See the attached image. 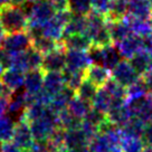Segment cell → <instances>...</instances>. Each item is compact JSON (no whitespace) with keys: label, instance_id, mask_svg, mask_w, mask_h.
Here are the masks:
<instances>
[{"label":"cell","instance_id":"277c9868","mask_svg":"<svg viewBox=\"0 0 152 152\" xmlns=\"http://www.w3.org/2000/svg\"><path fill=\"white\" fill-rule=\"evenodd\" d=\"M55 9L53 4L48 0H38L30 6L28 12V26H37L43 27L48 20L54 17Z\"/></svg>","mask_w":152,"mask_h":152},{"label":"cell","instance_id":"d4e9b609","mask_svg":"<svg viewBox=\"0 0 152 152\" xmlns=\"http://www.w3.org/2000/svg\"><path fill=\"white\" fill-rule=\"evenodd\" d=\"M86 30V15L73 14L71 20L65 25L63 38L75 34H84ZM62 38V39H63Z\"/></svg>","mask_w":152,"mask_h":152},{"label":"cell","instance_id":"52a82bcc","mask_svg":"<svg viewBox=\"0 0 152 152\" xmlns=\"http://www.w3.org/2000/svg\"><path fill=\"white\" fill-rule=\"evenodd\" d=\"M111 73H112V78L114 81H116L119 84H121L124 87L130 86L141 77L137 72L134 71V68L131 66L130 62L124 59V58L121 59L113 67Z\"/></svg>","mask_w":152,"mask_h":152},{"label":"cell","instance_id":"484cf974","mask_svg":"<svg viewBox=\"0 0 152 152\" xmlns=\"http://www.w3.org/2000/svg\"><path fill=\"white\" fill-rule=\"evenodd\" d=\"M64 25L59 23L55 17L48 20L42 27V35L45 37L52 38L56 42H62L63 34H64Z\"/></svg>","mask_w":152,"mask_h":152},{"label":"cell","instance_id":"db71d44e","mask_svg":"<svg viewBox=\"0 0 152 152\" xmlns=\"http://www.w3.org/2000/svg\"><path fill=\"white\" fill-rule=\"evenodd\" d=\"M66 152H91V150L88 145H83V147H78V148L66 150Z\"/></svg>","mask_w":152,"mask_h":152},{"label":"cell","instance_id":"3957f363","mask_svg":"<svg viewBox=\"0 0 152 152\" xmlns=\"http://www.w3.org/2000/svg\"><path fill=\"white\" fill-rule=\"evenodd\" d=\"M43 54L36 50L31 46L28 47L24 52L12 55V64L11 67H15L19 71L26 72L40 68L43 63Z\"/></svg>","mask_w":152,"mask_h":152},{"label":"cell","instance_id":"8fae6325","mask_svg":"<svg viewBox=\"0 0 152 152\" xmlns=\"http://www.w3.org/2000/svg\"><path fill=\"white\" fill-rule=\"evenodd\" d=\"M66 67L68 71H85L92 64L87 50L66 49Z\"/></svg>","mask_w":152,"mask_h":152},{"label":"cell","instance_id":"6f0895ef","mask_svg":"<svg viewBox=\"0 0 152 152\" xmlns=\"http://www.w3.org/2000/svg\"><path fill=\"white\" fill-rule=\"evenodd\" d=\"M143 152H152V145H145Z\"/></svg>","mask_w":152,"mask_h":152},{"label":"cell","instance_id":"b9f144b4","mask_svg":"<svg viewBox=\"0 0 152 152\" xmlns=\"http://www.w3.org/2000/svg\"><path fill=\"white\" fill-rule=\"evenodd\" d=\"M102 87H104L113 99L125 100V97H126V87H124L116 81H114L112 77Z\"/></svg>","mask_w":152,"mask_h":152},{"label":"cell","instance_id":"ffe728a7","mask_svg":"<svg viewBox=\"0 0 152 152\" xmlns=\"http://www.w3.org/2000/svg\"><path fill=\"white\" fill-rule=\"evenodd\" d=\"M129 62L131 64V66L134 68V71L138 73L140 76L145 74L152 66V55L147 50H140L135 55H133Z\"/></svg>","mask_w":152,"mask_h":152},{"label":"cell","instance_id":"4316f807","mask_svg":"<svg viewBox=\"0 0 152 152\" xmlns=\"http://www.w3.org/2000/svg\"><path fill=\"white\" fill-rule=\"evenodd\" d=\"M122 59V57L120 55V52L116 45H109V46H105L103 47L102 50V62L101 65L105 66L109 69H113V67L118 64Z\"/></svg>","mask_w":152,"mask_h":152},{"label":"cell","instance_id":"f5cc1de1","mask_svg":"<svg viewBox=\"0 0 152 152\" xmlns=\"http://www.w3.org/2000/svg\"><path fill=\"white\" fill-rule=\"evenodd\" d=\"M8 103L9 99H0V116H4L8 112Z\"/></svg>","mask_w":152,"mask_h":152},{"label":"cell","instance_id":"74e56055","mask_svg":"<svg viewBox=\"0 0 152 152\" xmlns=\"http://www.w3.org/2000/svg\"><path fill=\"white\" fill-rule=\"evenodd\" d=\"M99 90L97 86H95L92 82H90L88 80H84L82 82V84L78 87L77 90L75 91V95L81 97L83 100L87 101V102H91L92 103V100L94 99L96 92Z\"/></svg>","mask_w":152,"mask_h":152},{"label":"cell","instance_id":"7c38bea8","mask_svg":"<svg viewBox=\"0 0 152 152\" xmlns=\"http://www.w3.org/2000/svg\"><path fill=\"white\" fill-rule=\"evenodd\" d=\"M120 55L124 59H130L133 55L143 49V37H140L135 34H130L129 36L116 44Z\"/></svg>","mask_w":152,"mask_h":152},{"label":"cell","instance_id":"e0dca14e","mask_svg":"<svg viewBox=\"0 0 152 152\" xmlns=\"http://www.w3.org/2000/svg\"><path fill=\"white\" fill-rule=\"evenodd\" d=\"M105 25H106L105 15L100 14L95 10H91L90 12L86 15V30L84 34L92 42V39L95 37V35L99 33Z\"/></svg>","mask_w":152,"mask_h":152},{"label":"cell","instance_id":"91938a15","mask_svg":"<svg viewBox=\"0 0 152 152\" xmlns=\"http://www.w3.org/2000/svg\"><path fill=\"white\" fill-rule=\"evenodd\" d=\"M36 1H38V0H28V2H31V4H34V2H36Z\"/></svg>","mask_w":152,"mask_h":152},{"label":"cell","instance_id":"11a10c76","mask_svg":"<svg viewBox=\"0 0 152 152\" xmlns=\"http://www.w3.org/2000/svg\"><path fill=\"white\" fill-rule=\"evenodd\" d=\"M28 0H11L10 5L11 6H16V7H23L25 4H27Z\"/></svg>","mask_w":152,"mask_h":152},{"label":"cell","instance_id":"f1b7e54d","mask_svg":"<svg viewBox=\"0 0 152 152\" xmlns=\"http://www.w3.org/2000/svg\"><path fill=\"white\" fill-rule=\"evenodd\" d=\"M128 12L129 0H112L105 17L107 20H120L128 15Z\"/></svg>","mask_w":152,"mask_h":152},{"label":"cell","instance_id":"7a4b0ae2","mask_svg":"<svg viewBox=\"0 0 152 152\" xmlns=\"http://www.w3.org/2000/svg\"><path fill=\"white\" fill-rule=\"evenodd\" d=\"M30 131L33 134L34 140L37 141H47L50 138L54 130L59 126L58 123V114L54 112L49 106L46 107L44 114L29 123Z\"/></svg>","mask_w":152,"mask_h":152},{"label":"cell","instance_id":"7bdbcfd3","mask_svg":"<svg viewBox=\"0 0 152 152\" xmlns=\"http://www.w3.org/2000/svg\"><path fill=\"white\" fill-rule=\"evenodd\" d=\"M92 44L95 45V46H100V47H105V46H109V45H113V40H112L111 34H110V30L106 25L95 35V37L92 39Z\"/></svg>","mask_w":152,"mask_h":152},{"label":"cell","instance_id":"f546056e","mask_svg":"<svg viewBox=\"0 0 152 152\" xmlns=\"http://www.w3.org/2000/svg\"><path fill=\"white\" fill-rule=\"evenodd\" d=\"M112 101H113V97L110 95L109 92L104 87H100L96 92L94 99L92 100V107L106 114L112 104Z\"/></svg>","mask_w":152,"mask_h":152},{"label":"cell","instance_id":"ac0fdd59","mask_svg":"<svg viewBox=\"0 0 152 152\" xmlns=\"http://www.w3.org/2000/svg\"><path fill=\"white\" fill-rule=\"evenodd\" d=\"M88 143H90V140L86 137L85 132L83 131L81 126L76 129L65 130V139H64L65 150L83 147V145H88Z\"/></svg>","mask_w":152,"mask_h":152},{"label":"cell","instance_id":"f6af8a7d","mask_svg":"<svg viewBox=\"0 0 152 152\" xmlns=\"http://www.w3.org/2000/svg\"><path fill=\"white\" fill-rule=\"evenodd\" d=\"M112 0H91L92 4V10H95L100 14H103L106 16L109 11L110 5Z\"/></svg>","mask_w":152,"mask_h":152},{"label":"cell","instance_id":"4dcf8cb0","mask_svg":"<svg viewBox=\"0 0 152 152\" xmlns=\"http://www.w3.org/2000/svg\"><path fill=\"white\" fill-rule=\"evenodd\" d=\"M91 109H92V103L91 102L83 100V99L76 96V95L72 99L71 102L67 105V110L72 114H74L76 118L81 120H83V118L87 114V112Z\"/></svg>","mask_w":152,"mask_h":152},{"label":"cell","instance_id":"1f68e13d","mask_svg":"<svg viewBox=\"0 0 152 152\" xmlns=\"http://www.w3.org/2000/svg\"><path fill=\"white\" fill-rule=\"evenodd\" d=\"M59 45H61V42H56L52 38L45 37L43 35L31 39V47L35 48L39 53H42L43 55L56 49Z\"/></svg>","mask_w":152,"mask_h":152},{"label":"cell","instance_id":"d590c367","mask_svg":"<svg viewBox=\"0 0 152 152\" xmlns=\"http://www.w3.org/2000/svg\"><path fill=\"white\" fill-rule=\"evenodd\" d=\"M26 105H27V103H26V96H25L24 92H21V93L14 92L9 99L8 112L10 114H19L20 115L26 107Z\"/></svg>","mask_w":152,"mask_h":152},{"label":"cell","instance_id":"8d00e7d4","mask_svg":"<svg viewBox=\"0 0 152 152\" xmlns=\"http://www.w3.org/2000/svg\"><path fill=\"white\" fill-rule=\"evenodd\" d=\"M64 78H65V85L69 88L76 91L77 87L81 85L82 82L85 80V71H63Z\"/></svg>","mask_w":152,"mask_h":152},{"label":"cell","instance_id":"e575fe53","mask_svg":"<svg viewBox=\"0 0 152 152\" xmlns=\"http://www.w3.org/2000/svg\"><path fill=\"white\" fill-rule=\"evenodd\" d=\"M119 148L122 152H143L145 144L141 138L122 137Z\"/></svg>","mask_w":152,"mask_h":152},{"label":"cell","instance_id":"f35d334b","mask_svg":"<svg viewBox=\"0 0 152 152\" xmlns=\"http://www.w3.org/2000/svg\"><path fill=\"white\" fill-rule=\"evenodd\" d=\"M149 94L147 86L142 81V78L140 77L138 81L134 82L133 84L126 87V97L125 100H134V99H140L145 95Z\"/></svg>","mask_w":152,"mask_h":152},{"label":"cell","instance_id":"7402d4cb","mask_svg":"<svg viewBox=\"0 0 152 152\" xmlns=\"http://www.w3.org/2000/svg\"><path fill=\"white\" fill-rule=\"evenodd\" d=\"M135 18L149 20L152 16V6L149 0H129V12Z\"/></svg>","mask_w":152,"mask_h":152},{"label":"cell","instance_id":"9a60e30c","mask_svg":"<svg viewBox=\"0 0 152 152\" xmlns=\"http://www.w3.org/2000/svg\"><path fill=\"white\" fill-rule=\"evenodd\" d=\"M44 71L42 68H36L25 73L24 88L25 93L28 95L37 94L43 88Z\"/></svg>","mask_w":152,"mask_h":152},{"label":"cell","instance_id":"836d02e7","mask_svg":"<svg viewBox=\"0 0 152 152\" xmlns=\"http://www.w3.org/2000/svg\"><path fill=\"white\" fill-rule=\"evenodd\" d=\"M58 123L59 126L64 130H69V129L80 128L82 125V120L76 118L74 114H72L67 109L62 110L58 112Z\"/></svg>","mask_w":152,"mask_h":152},{"label":"cell","instance_id":"5bb4252c","mask_svg":"<svg viewBox=\"0 0 152 152\" xmlns=\"http://www.w3.org/2000/svg\"><path fill=\"white\" fill-rule=\"evenodd\" d=\"M65 86L63 72H44L43 90L50 96L56 95Z\"/></svg>","mask_w":152,"mask_h":152},{"label":"cell","instance_id":"83f0119b","mask_svg":"<svg viewBox=\"0 0 152 152\" xmlns=\"http://www.w3.org/2000/svg\"><path fill=\"white\" fill-rule=\"evenodd\" d=\"M145 124L135 116H132L123 126H121L122 137H132V138H141Z\"/></svg>","mask_w":152,"mask_h":152},{"label":"cell","instance_id":"60d3db41","mask_svg":"<svg viewBox=\"0 0 152 152\" xmlns=\"http://www.w3.org/2000/svg\"><path fill=\"white\" fill-rule=\"evenodd\" d=\"M105 121H106V114L99 111V110L93 109V107L87 112V114L82 120L83 123L88 124V125L97 129V130L100 129L102 123L105 122Z\"/></svg>","mask_w":152,"mask_h":152},{"label":"cell","instance_id":"ab89813d","mask_svg":"<svg viewBox=\"0 0 152 152\" xmlns=\"http://www.w3.org/2000/svg\"><path fill=\"white\" fill-rule=\"evenodd\" d=\"M15 122L10 116H0V143L12 139Z\"/></svg>","mask_w":152,"mask_h":152},{"label":"cell","instance_id":"94428289","mask_svg":"<svg viewBox=\"0 0 152 152\" xmlns=\"http://www.w3.org/2000/svg\"><path fill=\"white\" fill-rule=\"evenodd\" d=\"M149 21H150V24H151V26H152V16H151V18L149 19Z\"/></svg>","mask_w":152,"mask_h":152},{"label":"cell","instance_id":"9f6ffc18","mask_svg":"<svg viewBox=\"0 0 152 152\" xmlns=\"http://www.w3.org/2000/svg\"><path fill=\"white\" fill-rule=\"evenodd\" d=\"M10 2H11V0H0V9H2L4 7L9 6Z\"/></svg>","mask_w":152,"mask_h":152},{"label":"cell","instance_id":"d6a6232c","mask_svg":"<svg viewBox=\"0 0 152 152\" xmlns=\"http://www.w3.org/2000/svg\"><path fill=\"white\" fill-rule=\"evenodd\" d=\"M46 107H47L46 105L42 104L39 102H31L26 105V107L24 109L23 113L19 115V118L26 120L28 123H30L34 120L40 118L45 112Z\"/></svg>","mask_w":152,"mask_h":152},{"label":"cell","instance_id":"2e32d148","mask_svg":"<svg viewBox=\"0 0 152 152\" xmlns=\"http://www.w3.org/2000/svg\"><path fill=\"white\" fill-rule=\"evenodd\" d=\"M0 81L12 92H17L21 87H24L25 73L15 67H9L4 71Z\"/></svg>","mask_w":152,"mask_h":152},{"label":"cell","instance_id":"5b68a950","mask_svg":"<svg viewBox=\"0 0 152 152\" xmlns=\"http://www.w3.org/2000/svg\"><path fill=\"white\" fill-rule=\"evenodd\" d=\"M125 103L132 116L140 119L144 124L152 123V99L150 95L134 100H125Z\"/></svg>","mask_w":152,"mask_h":152},{"label":"cell","instance_id":"f907efd6","mask_svg":"<svg viewBox=\"0 0 152 152\" xmlns=\"http://www.w3.org/2000/svg\"><path fill=\"white\" fill-rule=\"evenodd\" d=\"M141 78H142V81L144 82V84L147 86L149 93H151L152 92V66L145 74H143V75L141 76Z\"/></svg>","mask_w":152,"mask_h":152},{"label":"cell","instance_id":"681fc988","mask_svg":"<svg viewBox=\"0 0 152 152\" xmlns=\"http://www.w3.org/2000/svg\"><path fill=\"white\" fill-rule=\"evenodd\" d=\"M141 139L145 145H152V123L145 124Z\"/></svg>","mask_w":152,"mask_h":152},{"label":"cell","instance_id":"680465c9","mask_svg":"<svg viewBox=\"0 0 152 152\" xmlns=\"http://www.w3.org/2000/svg\"><path fill=\"white\" fill-rule=\"evenodd\" d=\"M4 71H5V67L0 64V80H1V76H2V73H4Z\"/></svg>","mask_w":152,"mask_h":152},{"label":"cell","instance_id":"ee69618b","mask_svg":"<svg viewBox=\"0 0 152 152\" xmlns=\"http://www.w3.org/2000/svg\"><path fill=\"white\" fill-rule=\"evenodd\" d=\"M68 5L74 14L87 15L92 10L91 0H68Z\"/></svg>","mask_w":152,"mask_h":152},{"label":"cell","instance_id":"30bf717a","mask_svg":"<svg viewBox=\"0 0 152 152\" xmlns=\"http://www.w3.org/2000/svg\"><path fill=\"white\" fill-rule=\"evenodd\" d=\"M11 141H14L18 147L24 149L25 151H27L34 143L35 140H34L31 131H30L29 123L26 120L19 118L18 121L15 123Z\"/></svg>","mask_w":152,"mask_h":152},{"label":"cell","instance_id":"44dd1931","mask_svg":"<svg viewBox=\"0 0 152 152\" xmlns=\"http://www.w3.org/2000/svg\"><path fill=\"white\" fill-rule=\"evenodd\" d=\"M75 96V91L69 88L68 86H64L56 95H54L52 99V102L49 103V107L54 112H61L62 110L67 109V105L71 102V100Z\"/></svg>","mask_w":152,"mask_h":152},{"label":"cell","instance_id":"4fadbf2b","mask_svg":"<svg viewBox=\"0 0 152 152\" xmlns=\"http://www.w3.org/2000/svg\"><path fill=\"white\" fill-rule=\"evenodd\" d=\"M111 77V69L101 64H91L85 69V78L92 82L97 87H102Z\"/></svg>","mask_w":152,"mask_h":152},{"label":"cell","instance_id":"cb8c5ba5","mask_svg":"<svg viewBox=\"0 0 152 152\" xmlns=\"http://www.w3.org/2000/svg\"><path fill=\"white\" fill-rule=\"evenodd\" d=\"M66 49H77V50H88L93 45L91 39L85 34H75L66 36L62 39Z\"/></svg>","mask_w":152,"mask_h":152},{"label":"cell","instance_id":"d6986e66","mask_svg":"<svg viewBox=\"0 0 152 152\" xmlns=\"http://www.w3.org/2000/svg\"><path fill=\"white\" fill-rule=\"evenodd\" d=\"M106 26L110 30L114 45L119 44L121 40H123L124 38L131 34L130 26L124 18L120 20H107L106 19Z\"/></svg>","mask_w":152,"mask_h":152},{"label":"cell","instance_id":"ba28073f","mask_svg":"<svg viewBox=\"0 0 152 152\" xmlns=\"http://www.w3.org/2000/svg\"><path fill=\"white\" fill-rule=\"evenodd\" d=\"M30 46H31V38L26 30L18 31V33L6 34L4 43H2V47L12 55L24 52Z\"/></svg>","mask_w":152,"mask_h":152},{"label":"cell","instance_id":"e7e4bbea","mask_svg":"<svg viewBox=\"0 0 152 152\" xmlns=\"http://www.w3.org/2000/svg\"><path fill=\"white\" fill-rule=\"evenodd\" d=\"M150 1V4H151V6H152V0H149Z\"/></svg>","mask_w":152,"mask_h":152},{"label":"cell","instance_id":"603a6c76","mask_svg":"<svg viewBox=\"0 0 152 152\" xmlns=\"http://www.w3.org/2000/svg\"><path fill=\"white\" fill-rule=\"evenodd\" d=\"M123 18L126 20V23L129 24L132 34H135L140 37H147V36L152 34V26L149 20L135 18V17L131 16L130 14L125 15Z\"/></svg>","mask_w":152,"mask_h":152},{"label":"cell","instance_id":"c3c4849f","mask_svg":"<svg viewBox=\"0 0 152 152\" xmlns=\"http://www.w3.org/2000/svg\"><path fill=\"white\" fill-rule=\"evenodd\" d=\"M0 64L5 67V69L11 67L12 64V54L7 52L4 47L0 48Z\"/></svg>","mask_w":152,"mask_h":152},{"label":"cell","instance_id":"8992f818","mask_svg":"<svg viewBox=\"0 0 152 152\" xmlns=\"http://www.w3.org/2000/svg\"><path fill=\"white\" fill-rule=\"evenodd\" d=\"M65 53H66V48L63 42H61V45L56 49L44 55L40 68L44 72H63L66 67Z\"/></svg>","mask_w":152,"mask_h":152},{"label":"cell","instance_id":"be15d7a7","mask_svg":"<svg viewBox=\"0 0 152 152\" xmlns=\"http://www.w3.org/2000/svg\"><path fill=\"white\" fill-rule=\"evenodd\" d=\"M149 95H150V96H151V99H152V92H151V93H149Z\"/></svg>","mask_w":152,"mask_h":152},{"label":"cell","instance_id":"816d5d0a","mask_svg":"<svg viewBox=\"0 0 152 152\" xmlns=\"http://www.w3.org/2000/svg\"><path fill=\"white\" fill-rule=\"evenodd\" d=\"M12 93H14L12 91L8 88L2 82L0 81V99H10Z\"/></svg>","mask_w":152,"mask_h":152},{"label":"cell","instance_id":"7dc6e473","mask_svg":"<svg viewBox=\"0 0 152 152\" xmlns=\"http://www.w3.org/2000/svg\"><path fill=\"white\" fill-rule=\"evenodd\" d=\"M26 152H49V144L47 141H37L35 140Z\"/></svg>","mask_w":152,"mask_h":152},{"label":"cell","instance_id":"9c48e42d","mask_svg":"<svg viewBox=\"0 0 152 152\" xmlns=\"http://www.w3.org/2000/svg\"><path fill=\"white\" fill-rule=\"evenodd\" d=\"M131 118H132V115L130 113V110L126 106L125 100L113 99L109 111L106 112V119L110 123L121 128Z\"/></svg>","mask_w":152,"mask_h":152},{"label":"cell","instance_id":"bcb514c9","mask_svg":"<svg viewBox=\"0 0 152 152\" xmlns=\"http://www.w3.org/2000/svg\"><path fill=\"white\" fill-rule=\"evenodd\" d=\"M0 152H26L24 149L18 147L14 141H5L0 143Z\"/></svg>","mask_w":152,"mask_h":152},{"label":"cell","instance_id":"6125c7cd","mask_svg":"<svg viewBox=\"0 0 152 152\" xmlns=\"http://www.w3.org/2000/svg\"><path fill=\"white\" fill-rule=\"evenodd\" d=\"M48 1H50V2H54V1H56V0H48Z\"/></svg>","mask_w":152,"mask_h":152},{"label":"cell","instance_id":"6da1fadb","mask_svg":"<svg viewBox=\"0 0 152 152\" xmlns=\"http://www.w3.org/2000/svg\"><path fill=\"white\" fill-rule=\"evenodd\" d=\"M0 24L6 34L25 31L28 26V17L21 7L9 5L0 9Z\"/></svg>","mask_w":152,"mask_h":152}]
</instances>
